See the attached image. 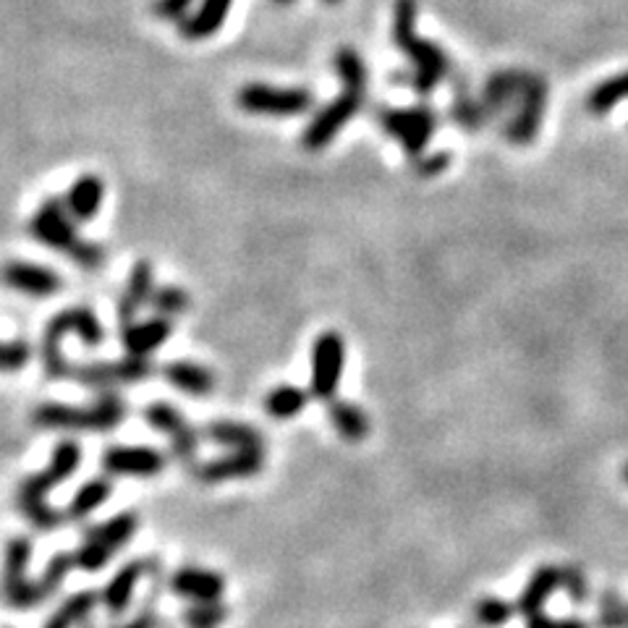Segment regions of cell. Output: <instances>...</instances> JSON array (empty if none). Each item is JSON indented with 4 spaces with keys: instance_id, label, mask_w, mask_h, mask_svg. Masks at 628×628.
Listing matches in <instances>:
<instances>
[{
    "instance_id": "cell-1",
    "label": "cell",
    "mask_w": 628,
    "mask_h": 628,
    "mask_svg": "<svg viewBox=\"0 0 628 628\" xmlns=\"http://www.w3.org/2000/svg\"><path fill=\"white\" fill-rule=\"evenodd\" d=\"M416 0H395V17H393V42L395 48L403 50V55L411 61V71L395 74V82L409 86L416 95L428 97L443 79L451 74V61L437 48L435 42L419 38L416 29Z\"/></svg>"
},
{
    "instance_id": "cell-2",
    "label": "cell",
    "mask_w": 628,
    "mask_h": 628,
    "mask_svg": "<svg viewBox=\"0 0 628 628\" xmlns=\"http://www.w3.org/2000/svg\"><path fill=\"white\" fill-rule=\"evenodd\" d=\"M79 461H82L79 445L71 443V440H63V443H58V447L53 451V459H50L45 472L21 480V485L17 490V505L34 529L53 532L63 524L66 514H58V511L50 508L48 495L53 493L63 480H69V476L76 472Z\"/></svg>"
},
{
    "instance_id": "cell-3",
    "label": "cell",
    "mask_w": 628,
    "mask_h": 628,
    "mask_svg": "<svg viewBox=\"0 0 628 628\" xmlns=\"http://www.w3.org/2000/svg\"><path fill=\"white\" fill-rule=\"evenodd\" d=\"M29 230H32V236L38 238L40 244L71 257L76 265L90 267V270L103 265L105 251L100 249L97 244L84 241V238L76 236L74 223H71V215L66 205H63V199H48L45 205L34 213L32 223H29Z\"/></svg>"
},
{
    "instance_id": "cell-4",
    "label": "cell",
    "mask_w": 628,
    "mask_h": 628,
    "mask_svg": "<svg viewBox=\"0 0 628 628\" xmlns=\"http://www.w3.org/2000/svg\"><path fill=\"white\" fill-rule=\"evenodd\" d=\"M76 336L84 346H100L105 341V330L100 325L97 315L92 309L74 307L66 312H58L53 320L48 322L45 336H42V367H45L48 378L66 380L71 367L63 359V338Z\"/></svg>"
},
{
    "instance_id": "cell-5",
    "label": "cell",
    "mask_w": 628,
    "mask_h": 628,
    "mask_svg": "<svg viewBox=\"0 0 628 628\" xmlns=\"http://www.w3.org/2000/svg\"><path fill=\"white\" fill-rule=\"evenodd\" d=\"M126 416V403L119 393L107 391L100 395L92 409L61 406V403H42L34 411L32 422L45 430H90L105 432L119 428Z\"/></svg>"
},
{
    "instance_id": "cell-6",
    "label": "cell",
    "mask_w": 628,
    "mask_h": 628,
    "mask_svg": "<svg viewBox=\"0 0 628 628\" xmlns=\"http://www.w3.org/2000/svg\"><path fill=\"white\" fill-rule=\"evenodd\" d=\"M136 529H140V518H136L132 511L86 529L82 545H79V550L74 553V568H82V572L90 574L105 568L107 560L134 537Z\"/></svg>"
},
{
    "instance_id": "cell-7",
    "label": "cell",
    "mask_w": 628,
    "mask_h": 628,
    "mask_svg": "<svg viewBox=\"0 0 628 628\" xmlns=\"http://www.w3.org/2000/svg\"><path fill=\"white\" fill-rule=\"evenodd\" d=\"M374 119L380 121L382 132L403 144V153L411 161L424 155V147L430 144L432 134L437 132V115L428 105H414L406 107V111H401V107H380Z\"/></svg>"
},
{
    "instance_id": "cell-8",
    "label": "cell",
    "mask_w": 628,
    "mask_h": 628,
    "mask_svg": "<svg viewBox=\"0 0 628 628\" xmlns=\"http://www.w3.org/2000/svg\"><path fill=\"white\" fill-rule=\"evenodd\" d=\"M238 107L244 113L255 115H276V119H288V115H305L312 111L315 97L309 90L301 86H270V84H244L238 90Z\"/></svg>"
},
{
    "instance_id": "cell-9",
    "label": "cell",
    "mask_w": 628,
    "mask_h": 628,
    "mask_svg": "<svg viewBox=\"0 0 628 628\" xmlns=\"http://www.w3.org/2000/svg\"><path fill=\"white\" fill-rule=\"evenodd\" d=\"M346 367V343L341 333L328 330L317 336L312 343V378H309V395L315 401L330 403L336 399Z\"/></svg>"
},
{
    "instance_id": "cell-10",
    "label": "cell",
    "mask_w": 628,
    "mask_h": 628,
    "mask_svg": "<svg viewBox=\"0 0 628 628\" xmlns=\"http://www.w3.org/2000/svg\"><path fill=\"white\" fill-rule=\"evenodd\" d=\"M362 105L364 92L349 90V86L343 90V95L330 100V103L315 115L312 124L305 128V134H301V144H305L307 153H320V150L328 147V144L343 132V126L349 124L353 115L362 111Z\"/></svg>"
},
{
    "instance_id": "cell-11",
    "label": "cell",
    "mask_w": 628,
    "mask_h": 628,
    "mask_svg": "<svg viewBox=\"0 0 628 628\" xmlns=\"http://www.w3.org/2000/svg\"><path fill=\"white\" fill-rule=\"evenodd\" d=\"M144 422L171 440V451L182 464H194L199 451V432L192 428L182 411L165 401H155L144 409Z\"/></svg>"
},
{
    "instance_id": "cell-12",
    "label": "cell",
    "mask_w": 628,
    "mask_h": 628,
    "mask_svg": "<svg viewBox=\"0 0 628 628\" xmlns=\"http://www.w3.org/2000/svg\"><path fill=\"white\" fill-rule=\"evenodd\" d=\"M32 558V543L27 537H13L6 545L3 555V581H0V591L3 600L11 605L13 610H32L38 603L34 595V581H29L27 566Z\"/></svg>"
},
{
    "instance_id": "cell-13",
    "label": "cell",
    "mask_w": 628,
    "mask_h": 628,
    "mask_svg": "<svg viewBox=\"0 0 628 628\" xmlns=\"http://www.w3.org/2000/svg\"><path fill=\"white\" fill-rule=\"evenodd\" d=\"M547 107V82L537 74H526V84L518 97L516 115L505 126V140L514 144H529L539 132Z\"/></svg>"
},
{
    "instance_id": "cell-14",
    "label": "cell",
    "mask_w": 628,
    "mask_h": 628,
    "mask_svg": "<svg viewBox=\"0 0 628 628\" xmlns=\"http://www.w3.org/2000/svg\"><path fill=\"white\" fill-rule=\"evenodd\" d=\"M153 372L155 367L150 364V359L126 357L119 359V362L71 367L69 378L90 388H115V385H136V382L153 378Z\"/></svg>"
},
{
    "instance_id": "cell-15",
    "label": "cell",
    "mask_w": 628,
    "mask_h": 628,
    "mask_svg": "<svg viewBox=\"0 0 628 628\" xmlns=\"http://www.w3.org/2000/svg\"><path fill=\"white\" fill-rule=\"evenodd\" d=\"M265 469L262 447H249V451H228L226 456L205 461L194 469L202 485H220L230 480H249Z\"/></svg>"
},
{
    "instance_id": "cell-16",
    "label": "cell",
    "mask_w": 628,
    "mask_h": 628,
    "mask_svg": "<svg viewBox=\"0 0 628 628\" xmlns=\"http://www.w3.org/2000/svg\"><path fill=\"white\" fill-rule=\"evenodd\" d=\"M165 464L163 453L150 445H113L103 453V469L113 476H157Z\"/></svg>"
},
{
    "instance_id": "cell-17",
    "label": "cell",
    "mask_w": 628,
    "mask_h": 628,
    "mask_svg": "<svg viewBox=\"0 0 628 628\" xmlns=\"http://www.w3.org/2000/svg\"><path fill=\"white\" fill-rule=\"evenodd\" d=\"M171 589L173 595L189 603H215L226 591V579L220 574L207 572V568L182 566L171 576Z\"/></svg>"
},
{
    "instance_id": "cell-18",
    "label": "cell",
    "mask_w": 628,
    "mask_h": 628,
    "mask_svg": "<svg viewBox=\"0 0 628 628\" xmlns=\"http://www.w3.org/2000/svg\"><path fill=\"white\" fill-rule=\"evenodd\" d=\"M173 333V325L168 317H150L144 322H132L126 328H121V343L128 357L147 359L150 353H155L161 346L168 341Z\"/></svg>"
},
{
    "instance_id": "cell-19",
    "label": "cell",
    "mask_w": 628,
    "mask_h": 628,
    "mask_svg": "<svg viewBox=\"0 0 628 628\" xmlns=\"http://www.w3.org/2000/svg\"><path fill=\"white\" fill-rule=\"evenodd\" d=\"M0 276H3V280L11 288L34 296V299H48V296H55L58 288H61V278H58L50 267H40L32 262L6 265Z\"/></svg>"
},
{
    "instance_id": "cell-20",
    "label": "cell",
    "mask_w": 628,
    "mask_h": 628,
    "mask_svg": "<svg viewBox=\"0 0 628 628\" xmlns=\"http://www.w3.org/2000/svg\"><path fill=\"white\" fill-rule=\"evenodd\" d=\"M526 84L524 71H497L487 79L485 92H482V113L485 119H495L503 111H508L511 105H518V97H522V90Z\"/></svg>"
},
{
    "instance_id": "cell-21",
    "label": "cell",
    "mask_w": 628,
    "mask_h": 628,
    "mask_svg": "<svg viewBox=\"0 0 628 628\" xmlns=\"http://www.w3.org/2000/svg\"><path fill=\"white\" fill-rule=\"evenodd\" d=\"M153 291H155L153 265L144 262V259H142V262L134 265L132 278H128V284H126V291L119 301L121 328H126V325L134 322V317L140 315V309L147 305L150 299H153Z\"/></svg>"
},
{
    "instance_id": "cell-22",
    "label": "cell",
    "mask_w": 628,
    "mask_h": 628,
    "mask_svg": "<svg viewBox=\"0 0 628 628\" xmlns=\"http://www.w3.org/2000/svg\"><path fill=\"white\" fill-rule=\"evenodd\" d=\"M150 572H155V566H147L144 560H132L126 563V566H121L119 574H115L103 589L105 608L111 610L113 616H121V612L128 608V603H132L136 584H140L142 576Z\"/></svg>"
},
{
    "instance_id": "cell-23",
    "label": "cell",
    "mask_w": 628,
    "mask_h": 628,
    "mask_svg": "<svg viewBox=\"0 0 628 628\" xmlns=\"http://www.w3.org/2000/svg\"><path fill=\"white\" fill-rule=\"evenodd\" d=\"M558 587H560V568L545 563V566H539L537 572L532 574L529 584L524 587L522 597H518L516 603V612H522L524 618H532L537 616V612H543L545 603L550 600Z\"/></svg>"
},
{
    "instance_id": "cell-24",
    "label": "cell",
    "mask_w": 628,
    "mask_h": 628,
    "mask_svg": "<svg viewBox=\"0 0 628 628\" xmlns=\"http://www.w3.org/2000/svg\"><path fill=\"white\" fill-rule=\"evenodd\" d=\"M202 437L209 443L228 447V451H249V447H265L262 435L249 424L236 422V419H213L202 428Z\"/></svg>"
},
{
    "instance_id": "cell-25",
    "label": "cell",
    "mask_w": 628,
    "mask_h": 628,
    "mask_svg": "<svg viewBox=\"0 0 628 628\" xmlns=\"http://www.w3.org/2000/svg\"><path fill=\"white\" fill-rule=\"evenodd\" d=\"M230 6H234V0H202L199 11L194 13V17L178 21V32L189 42L213 38V34L226 24Z\"/></svg>"
},
{
    "instance_id": "cell-26",
    "label": "cell",
    "mask_w": 628,
    "mask_h": 628,
    "mask_svg": "<svg viewBox=\"0 0 628 628\" xmlns=\"http://www.w3.org/2000/svg\"><path fill=\"white\" fill-rule=\"evenodd\" d=\"M163 378L171 382L176 391L189 393L194 399H205L215 391V374L197 362H168L163 367Z\"/></svg>"
},
{
    "instance_id": "cell-27",
    "label": "cell",
    "mask_w": 628,
    "mask_h": 628,
    "mask_svg": "<svg viewBox=\"0 0 628 628\" xmlns=\"http://www.w3.org/2000/svg\"><path fill=\"white\" fill-rule=\"evenodd\" d=\"M105 199V186L97 176L86 173V176L76 178L66 194V209L76 220H92L100 213V205Z\"/></svg>"
},
{
    "instance_id": "cell-28",
    "label": "cell",
    "mask_w": 628,
    "mask_h": 628,
    "mask_svg": "<svg viewBox=\"0 0 628 628\" xmlns=\"http://www.w3.org/2000/svg\"><path fill=\"white\" fill-rule=\"evenodd\" d=\"M328 419L338 435L349 440V443H362V440L370 435V416H367L364 409L357 406V403L333 399L328 403Z\"/></svg>"
},
{
    "instance_id": "cell-29",
    "label": "cell",
    "mask_w": 628,
    "mask_h": 628,
    "mask_svg": "<svg viewBox=\"0 0 628 628\" xmlns=\"http://www.w3.org/2000/svg\"><path fill=\"white\" fill-rule=\"evenodd\" d=\"M309 401H312V395L305 388L280 385L265 395V414L278 419V422H286V419L301 414Z\"/></svg>"
},
{
    "instance_id": "cell-30",
    "label": "cell",
    "mask_w": 628,
    "mask_h": 628,
    "mask_svg": "<svg viewBox=\"0 0 628 628\" xmlns=\"http://www.w3.org/2000/svg\"><path fill=\"white\" fill-rule=\"evenodd\" d=\"M113 493V485L107 476H97V480H90L84 487L76 490L74 501L69 503L66 508V518L71 522H82L90 514H95V511L103 505L107 497Z\"/></svg>"
},
{
    "instance_id": "cell-31",
    "label": "cell",
    "mask_w": 628,
    "mask_h": 628,
    "mask_svg": "<svg viewBox=\"0 0 628 628\" xmlns=\"http://www.w3.org/2000/svg\"><path fill=\"white\" fill-rule=\"evenodd\" d=\"M620 100H628V71L597 84L587 95V111L591 115H605L610 113Z\"/></svg>"
},
{
    "instance_id": "cell-32",
    "label": "cell",
    "mask_w": 628,
    "mask_h": 628,
    "mask_svg": "<svg viewBox=\"0 0 628 628\" xmlns=\"http://www.w3.org/2000/svg\"><path fill=\"white\" fill-rule=\"evenodd\" d=\"M95 605H97L95 591H76V595H71L69 600L45 620V626L42 628H74L95 610Z\"/></svg>"
},
{
    "instance_id": "cell-33",
    "label": "cell",
    "mask_w": 628,
    "mask_h": 628,
    "mask_svg": "<svg viewBox=\"0 0 628 628\" xmlns=\"http://www.w3.org/2000/svg\"><path fill=\"white\" fill-rule=\"evenodd\" d=\"M71 568H74V555L58 553V555H53V558H50L48 568L42 572L40 579L34 581V595H38V603H45L55 595L58 587L66 581Z\"/></svg>"
},
{
    "instance_id": "cell-34",
    "label": "cell",
    "mask_w": 628,
    "mask_h": 628,
    "mask_svg": "<svg viewBox=\"0 0 628 628\" xmlns=\"http://www.w3.org/2000/svg\"><path fill=\"white\" fill-rule=\"evenodd\" d=\"M333 69H336V74L341 76L343 86L367 92V69H364L362 55H359L357 50H351V48L338 50L333 58Z\"/></svg>"
},
{
    "instance_id": "cell-35",
    "label": "cell",
    "mask_w": 628,
    "mask_h": 628,
    "mask_svg": "<svg viewBox=\"0 0 628 628\" xmlns=\"http://www.w3.org/2000/svg\"><path fill=\"white\" fill-rule=\"evenodd\" d=\"M451 115H453V121H456V126L464 128V132H476V128H482L487 124L485 113H482V105L469 97L466 82H461V86H456Z\"/></svg>"
},
{
    "instance_id": "cell-36",
    "label": "cell",
    "mask_w": 628,
    "mask_h": 628,
    "mask_svg": "<svg viewBox=\"0 0 628 628\" xmlns=\"http://www.w3.org/2000/svg\"><path fill=\"white\" fill-rule=\"evenodd\" d=\"M226 618H228V608L220 600L194 603L182 612V624L186 628H218Z\"/></svg>"
},
{
    "instance_id": "cell-37",
    "label": "cell",
    "mask_w": 628,
    "mask_h": 628,
    "mask_svg": "<svg viewBox=\"0 0 628 628\" xmlns=\"http://www.w3.org/2000/svg\"><path fill=\"white\" fill-rule=\"evenodd\" d=\"M150 305H153L157 317H168L171 320V317H182L192 307V296L178 286H163L155 288Z\"/></svg>"
},
{
    "instance_id": "cell-38",
    "label": "cell",
    "mask_w": 628,
    "mask_h": 628,
    "mask_svg": "<svg viewBox=\"0 0 628 628\" xmlns=\"http://www.w3.org/2000/svg\"><path fill=\"white\" fill-rule=\"evenodd\" d=\"M595 624L597 628H628V603L618 591H603Z\"/></svg>"
},
{
    "instance_id": "cell-39",
    "label": "cell",
    "mask_w": 628,
    "mask_h": 628,
    "mask_svg": "<svg viewBox=\"0 0 628 628\" xmlns=\"http://www.w3.org/2000/svg\"><path fill=\"white\" fill-rule=\"evenodd\" d=\"M514 616H516V605L505 603L501 597H482V600L474 605V620L487 628H501Z\"/></svg>"
},
{
    "instance_id": "cell-40",
    "label": "cell",
    "mask_w": 628,
    "mask_h": 628,
    "mask_svg": "<svg viewBox=\"0 0 628 628\" xmlns=\"http://www.w3.org/2000/svg\"><path fill=\"white\" fill-rule=\"evenodd\" d=\"M560 589H566L568 600L574 605H584L589 600V579L579 566L560 568Z\"/></svg>"
},
{
    "instance_id": "cell-41",
    "label": "cell",
    "mask_w": 628,
    "mask_h": 628,
    "mask_svg": "<svg viewBox=\"0 0 628 628\" xmlns=\"http://www.w3.org/2000/svg\"><path fill=\"white\" fill-rule=\"evenodd\" d=\"M29 343L17 341V343H0V370L3 372H13L21 370L29 362Z\"/></svg>"
},
{
    "instance_id": "cell-42",
    "label": "cell",
    "mask_w": 628,
    "mask_h": 628,
    "mask_svg": "<svg viewBox=\"0 0 628 628\" xmlns=\"http://www.w3.org/2000/svg\"><path fill=\"white\" fill-rule=\"evenodd\" d=\"M451 165V153H435V155H422L414 161V173L422 178H432L437 173H443Z\"/></svg>"
},
{
    "instance_id": "cell-43",
    "label": "cell",
    "mask_w": 628,
    "mask_h": 628,
    "mask_svg": "<svg viewBox=\"0 0 628 628\" xmlns=\"http://www.w3.org/2000/svg\"><path fill=\"white\" fill-rule=\"evenodd\" d=\"M194 0H157L155 13L165 21H182L184 13L189 11V6Z\"/></svg>"
},
{
    "instance_id": "cell-44",
    "label": "cell",
    "mask_w": 628,
    "mask_h": 628,
    "mask_svg": "<svg viewBox=\"0 0 628 628\" xmlns=\"http://www.w3.org/2000/svg\"><path fill=\"white\" fill-rule=\"evenodd\" d=\"M157 626H161V618H157L153 603L144 600L140 616H136L134 620H128L126 626H119V628H157Z\"/></svg>"
},
{
    "instance_id": "cell-45",
    "label": "cell",
    "mask_w": 628,
    "mask_h": 628,
    "mask_svg": "<svg viewBox=\"0 0 628 628\" xmlns=\"http://www.w3.org/2000/svg\"><path fill=\"white\" fill-rule=\"evenodd\" d=\"M526 628H555V618L545 616V612H537V616L529 618V624H526Z\"/></svg>"
},
{
    "instance_id": "cell-46",
    "label": "cell",
    "mask_w": 628,
    "mask_h": 628,
    "mask_svg": "<svg viewBox=\"0 0 628 628\" xmlns=\"http://www.w3.org/2000/svg\"><path fill=\"white\" fill-rule=\"evenodd\" d=\"M555 628H591L581 618H555Z\"/></svg>"
},
{
    "instance_id": "cell-47",
    "label": "cell",
    "mask_w": 628,
    "mask_h": 628,
    "mask_svg": "<svg viewBox=\"0 0 628 628\" xmlns=\"http://www.w3.org/2000/svg\"><path fill=\"white\" fill-rule=\"evenodd\" d=\"M276 3H280V6H288V3H294V0H276Z\"/></svg>"
},
{
    "instance_id": "cell-48",
    "label": "cell",
    "mask_w": 628,
    "mask_h": 628,
    "mask_svg": "<svg viewBox=\"0 0 628 628\" xmlns=\"http://www.w3.org/2000/svg\"><path fill=\"white\" fill-rule=\"evenodd\" d=\"M624 480H626V482H628V464H626V466H624Z\"/></svg>"
}]
</instances>
